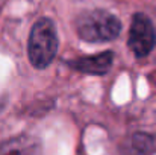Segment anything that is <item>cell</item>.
I'll return each mask as SVG.
<instances>
[{
	"label": "cell",
	"instance_id": "1",
	"mask_svg": "<svg viewBox=\"0 0 156 155\" xmlns=\"http://www.w3.org/2000/svg\"><path fill=\"white\" fill-rule=\"evenodd\" d=\"M77 35L88 43H106L115 40L121 32V21L105 9H90L77 15Z\"/></svg>",
	"mask_w": 156,
	"mask_h": 155
},
{
	"label": "cell",
	"instance_id": "2",
	"mask_svg": "<svg viewBox=\"0 0 156 155\" xmlns=\"http://www.w3.org/2000/svg\"><path fill=\"white\" fill-rule=\"evenodd\" d=\"M27 52L34 67L46 68L50 65L58 52V34L55 23L50 18H40L32 26Z\"/></svg>",
	"mask_w": 156,
	"mask_h": 155
},
{
	"label": "cell",
	"instance_id": "3",
	"mask_svg": "<svg viewBox=\"0 0 156 155\" xmlns=\"http://www.w3.org/2000/svg\"><path fill=\"white\" fill-rule=\"evenodd\" d=\"M155 43L156 34L152 20L146 14L136 12L130 24V32H129V40H127L129 49L136 58H144L153 50Z\"/></svg>",
	"mask_w": 156,
	"mask_h": 155
},
{
	"label": "cell",
	"instance_id": "4",
	"mask_svg": "<svg viewBox=\"0 0 156 155\" xmlns=\"http://www.w3.org/2000/svg\"><path fill=\"white\" fill-rule=\"evenodd\" d=\"M112 61H114L112 52H102L97 55L80 56V58L71 59L67 62V65L71 67L73 70L88 73V75H105L112 67Z\"/></svg>",
	"mask_w": 156,
	"mask_h": 155
},
{
	"label": "cell",
	"instance_id": "5",
	"mask_svg": "<svg viewBox=\"0 0 156 155\" xmlns=\"http://www.w3.org/2000/svg\"><path fill=\"white\" fill-rule=\"evenodd\" d=\"M0 155H41V145L32 135H15L0 143Z\"/></svg>",
	"mask_w": 156,
	"mask_h": 155
}]
</instances>
